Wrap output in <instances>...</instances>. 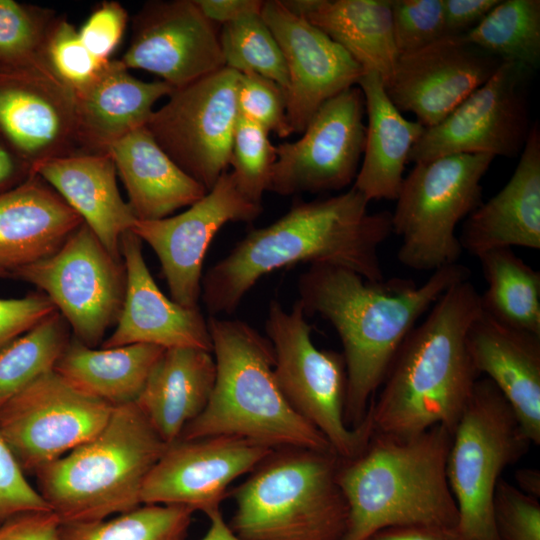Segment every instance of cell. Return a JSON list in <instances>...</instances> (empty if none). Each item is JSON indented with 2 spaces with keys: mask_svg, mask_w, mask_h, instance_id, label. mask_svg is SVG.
<instances>
[{
  "mask_svg": "<svg viewBox=\"0 0 540 540\" xmlns=\"http://www.w3.org/2000/svg\"><path fill=\"white\" fill-rule=\"evenodd\" d=\"M391 14L399 54L445 37L443 0H391Z\"/></svg>",
  "mask_w": 540,
  "mask_h": 540,
  "instance_id": "42",
  "label": "cell"
},
{
  "mask_svg": "<svg viewBox=\"0 0 540 540\" xmlns=\"http://www.w3.org/2000/svg\"><path fill=\"white\" fill-rule=\"evenodd\" d=\"M173 87L133 77L120 60H107L93 80L74 92L79 153L107 154L109 146L146 125L154 104Z\"/></svg>",
  "mask_w": 540,
  "mask_h": 540,
  "instance_id": "25",
  "label": "cell"
},
{
  "mask_svg": "<svg viewBox=\"0 0 540 540\" xmlns=\"http://www.w3.org/2000/svg\"><path fill=\"white\" fill-rule=\"evenodd\" d=\"M218 26L195 0L148 2L133 19L120 61L183 87L225 67Z\"/></svg>",
  "mask_w": 540,
  "mask_h": 540,
  "instance_id": "18",
  "label": "cell"
},
{
  "mask_svg": "<svg viewBox=\"0 0 540 540\" xmlns=\"http://www.w3.org/2000/svg\"><path fill=\"white\" fill-rule=\"evenodd\" d=\"M120 252L126 272L125 296L116 328L101 347L150 344L212 352L207 319L199 307H184L164 295L145 263L141 239L131 230L122 235Z\"/></svg>",
  "mask_w": 540,
  "mask_h": 540,
  "instance_id": "22",
  "label": "cell"
},
{
  "mask_svg": "<svg viewBox=\"0 0 540 540\" xmlns=\"http://www.w3.org/2000/svg\"><path fill=\"white\" fill-rule=\"evenodd\" d=\"M366 540H459L457 527L396 525L382 528Z\"/></svg>",
  "mask_w": 540,
  "mask_h": 540,
  "instance_id": "49",
  "label": "cell"
},
{
  "mask_svg": "<svg viewBox=\"0 0 540 540\" xmlns=\"http://www.w3.org/2000/svg\"><path fill=\"white\" fill-rule=\"evenodd\" d=\"M532 73L521 63L502 62L443 121L424 129L409 161L418 163L451 154L518 156L531 128L528 82Z\"/></svg>",
  "mask_w": 540,
  "mask_h": 540,
  "instance_id": "13",
  "label": "cell"
},
{
  "mask_svg": "<svg viewBox=\"0 0 540 540\" xmlns=\"http://www.w3.org/2000/svg\"><path fill=\"white\" fill-rule=\"evenodd\" d=\"M493 518L498 540H540V503L504 479L497 483Z\"/></svg>",
  "mask_w": 540,
  "mask_h": 540,
  "instance_id": "43",
  "label": "cell"
},
{
  "mask_svg": "<svg viewBox=\"0 0 540 540\" xmlns=\"http://www.w3.org/2000/svg\"><path fill=\"white\" fill-rule=\"evenodd\" d=\"M269 132L239 115L233 133L229 166L239 191L250 201L261 204L268 191L276 146Z\"/></svg>",
  "mask_w": 540,
  "mask_h": 540,
  "instance_id": "38",
  "label": "cell"
},
{
  "mask_svg": "<svg viewBox=\"0 0 540 540\" xmlns=\"http://www.w3.org/2000/svg\"><path fill=\"white\" fill-rule=\"evenodd\" d=\"M206 515L209 519V527L200 540H242L231 530L220 508L213 509Z\"/></svg>",
  "mask_w": 540,
  "mask_h": 540,
  "instance_id": "52",
  "label": "cell"
},
{
  "mask_svg": "<svg viewBox=\"0 0 540 540\" xmlns=\"http://www.w3.org/2000/svg\"><path fill=\"white\" fill-rule=\"evenodd\" d=\"M42 178L83 220L106 250L122 260L120 239L137 220L119 192L108 154L77 153L34 163Z\"/></svg>",
  "mask_w": 540,
  "mask_h": 540,
  "instance_id": "26",
  "label": "cell"
},
{
  "mask_svg": "<svg viewBox=\"0 0 540 540\" xmlns=\"http://www.w3.org/2000/svg\"><path fill=\"white\" fill-rule=\"evenodd\" d=\"M6 277H11V276L8 272L0 270V278H6Z\"/></svg>",
  "mask_w": 540,
  "mask_h": 540,
  "instance_id": "54",
  "label": "cell"
},
{
  "mask_svg": "<svg viewBox=\"0 0 540 540\" xmlns=\"http://www.w3.org/2000/svg\"><path fill=\"white\" fill-rule=\"evenodd\" d=\"M452 436L441 425L405 438L372 434L360 454L340 458L336 479L348 507L341 540L396 525L457 527L446 474Z\"/></svg>",
  "mask_w": 540,
  "mask_h": 540,
  "instance_id": "4",
  "label": "cell"
},
{
  "mask_svg": "<svg viewBox=\"0 0 540 540\" xmlns=\"http://www.w3.org/2000/svg\"><path fill=\"white\" fill-rule=\"evenodd\" d=\"M368 204L351 186L330 198L298 200L270 225L250 231L202 277L208 312L233 313L259 279L298 263L340 266L383 281L379 247L392 234L391 212H370Z\"/></svg>",
  "mask_w": 540,
  "mask_h": 540,
  "instance_id": "1",
  "label": "cell"
},
{
  "mask_svg": "<svg viewBox=\"0 0 540 540\" xmlns=\"http://www.w3.org/2000/svg\"><path fill=\"white\" fill-rule=\"evenodd\" d=\"M216 363L209 402L179 439L228 435L273 449L285 446L334 451L324 435L297 414L274 374V350L266 336L237 319L210 316Z\"/></svg>",
  "mask_w": 540,
  "mask_h": 540,
  "instance_id": "5",
  "label": "cell"
},
{
  "mask_svg": "<svg viewBox=\"0 0 540 540\" xmlns=\"http://www.w3.org/2000/svg\"><path fill=\"white\" fill-rule=\"evenodd\" d=\"M487 288L481 307L499 322L540 335V272L512 248H498L478 257Z\"/></svg>",
  "mask_w": 540,
  "mask_h": 540,
  "instance_id": "33",
  "label": "cell"
},
{
  "mask_svg": "<svg viewBox=\"0 0 540 540\" xmlns=\"http://www.w3.org/2000/svg\"><path fill=\"white\" fill-rule=\"evenodd\" d=\"M462 250L477 258L498 248L540 249V128L531 125L520 160L506 185L465 219Z\"/></svg>",
  "mask_w": 540,
  "mask_h": 540,
  "instance_id": "24",
  "label": "cell"
},
{
  "mask_svg": "<svg viewBox=\"0 0 540 540\" xmlns=\"http://www.w3.org/2000/svg\"><path fill=\"white\" fill-rule=\"evenodd\" d=\"M334 451L285 446L272 450L228 494V523L242 540H341L348 507L337 483Z\"/></svg>",
  "mask_w": 540,
  "mask_h": 540,
  "instance_id": "7",
  "label": "cell"
},
{
  "mask_svg": "<svg viewBox=\"0 0 540 540\" xmlns=\"http://www.w3.org/2000/svg\"><path fill=\"white\" fill-rule=\"evenodd\" d=\"M204 15L222 26L247 15L261 14V0H195Z\"/></svg>",
  "mask_w": 540,
  "mask_h": 540,
  "instance_id": "50",
  "label": "cell"
},
{
  "mask_svg": "<svg viewBox=\"0 0 540 540\" xmlns=\"http://www.w3.org/2000/svg\"><path fill=\"white\" fill-rule=\"evenodd\" d=\"M342 47L365 72L385 84L399 53L392 27L391 0H282Z\"/></svg>",
  "mask_w": 540,
  "mask_h": 540,
  "instance_id": "31",
  "label": "cell"
},
{
  "mask_svg": "<svg viewBox=\"0 0 540 540\" xmlns=\"http://www.w3.org/2000/svg\"><path fill=\"white\" fill-rule=\"evenodd\" d=\"M60 525L52 511L24 513L0 526V540H58Z\"/></svg>",
  "mask_w": 540,
  "mask_h": 540,
  "instance_id": "47",
  "label": "cell"
},
{
  "mask_svg": "<svg viewBox=\"0 0 540 540\" xmlns=\"http://www.w3.org/2000/svg\"><path fill=\"white\" fill-rule=\"evenodd\" d=\"M466 345L478 375L485 374L511 406L525 435L540 443V335L499 322L481 310Z\"/></svg>",
  "mask_w": 540,
  "mask_h": 540,
  "instance_id": "23",
  "label": "cell"
},
{
  "mask_svg": "<svg viewBox=\"0 0 540 540\" xmlns=\"http://www.w3.org/2000/svg\"><path fill=\"white\" fill-rule=\"evenodd\" d=\"M358 86L364 96L367 125L362 160L352 187L369 202L396 200L411 149L425 128L401 114L377 73L365 72Z\"/></svg>",
  "mask_w": 540,
  "mask_h": 540,
  "instance_id": "30",
  "label": "cell"
},
{
  "mask_svg": "<svg viewBox=\"0 0 540 540\" xmlns=\"http://www.w3.org/2000/svg\"><path fill=\"white\" fill-rule=\"evenodd\" d=\"M54 304L74 338L95 348L119 318L126 289L122 260L82 224L52 255L11 272Z\"/></svg>",
  "mask_w": 540,
  "mask_h": 540,
  "instance_id": "11",
  "label": "cell"
},
{
  "mask_svg": "<svg viewBox=\"0 0 540 540\" xmlns=\"http://www.w3.org/2000/svg\"><path fill=\"white\" fill-rule=\"evenodd\" d=\"M194 512L180 505L141 504L111 519L61 524L58 540H186Z\"/></svg>",
  "mask_w": 540,
  "mask_h": 540,
  "instance_id": "36",
  "label": "cell"
},
{
  "mask_svg": "<svg viewBox=\"0 0 540 540\" xmlns=\"http://www.w3.org/2000/svg\"><path fill=\"white\" fill-rule=\"evenodd\" d=\"M262 205L247 199L231 172L184 212L157 220H136L131 231L156 253L172 300L198 308L202 294V268L216 233L229 222H252Z\"/></svg>",
  "mask_w": 540,
  "mask_h": 540,
  "instance_id": "16",
  "label": "cell"
},
{
  "mask_svg": "<svg viewBox=\"0 0 540 540\" xmlns=\"http://www.w3.org/2000/svg\"><path fill=\"white\" fill-rule=\"evenodd\" d=\"M531 444L494 383L478 379L453 432L446 463L459 540H498L493 518L497 483Z\"/></svg>",
  "mask_w": 540,
  "mask_h": 540,
  "instance_id": "9",
  "label": "cell"
},
{
  "mask_svg": "<svg viewBox=\"0 0 540 540\" xmlns=\"http://www.w3.org/2000/svg\"><path fill=\"white\" fill-rule=\"evenodd\" d=\"M51 13L13 0H0V67L26 64L44 54Z\"/></svg>",
  "mask_w": 540,
  "mask_h": 540,
  "instance_id": "39",
  "label": "cell"
},
{
  "mask_svg": "<svg viewBox=\"0 0 540 540\" xmlns=\"http://www.w3.org/2000/svg\"><path fill=\"white\" fill-rule=\"evenodd\" d=\"M44 55L54 73L73 92L87 86L106 62L89 52L76 28L64 19H54L46 38Z\"/></svg>",
  "mask_w": 540,
  "mask_h": 540,
  "instance_id": "40",
  "label": "cell"
},
{
  "mask_svg": "<svg viewBox=\"0 0 540 540\" xmlns=\"http://www.w3.org/2000/svg\"><path fill=\"white\" fill-rule=\"evenodd\" d=\"M113 408L53 370L0 407V433L25 474H35L98 434Z\"/></svg>",
  "mask_w": 540,
  "mask_h": 540,
  "instance_id": "14",
  "label": "cell"
},
{
  "mask_svg": "<svg viewBox=\"0 0 540 540\" xmlns=\"http://www.w3.org/2000/svg\"><path fill=\"white\" fill-rule=\"evenodd\" d=\"M265 330L274 350L275 378L289 405L324 435L341 459L360 454L373 434L372 420L368 409L358 428L345 423L347 371L342 353L315 346L298 301L288 311L272 300Z\"/></svg>",
  "mask_w": 540,
  "mask_h": 540,
  "instance_id": "10",
  "label": "cell"
},
{
  "mask_svg": "<svg viewBox=\"0 0 540 540\" xmlns=\"http://www.w3.org/2000/svg\"><path fill=\"white\" fill-rule=\"evenodd\" d=\"M56 311L42 292L22 298L0 299V348Z\"/></svg>",
  "mask_w": 540,
  "mask_h": 540,
  "instance_id": "46",
  "label": "cell"
},
{
  "mask_svg": "<svg viewBox=\"0 0 540 540\" xmlns=\"http://www.w3.org/2000/svg\"><path fill=\"white\" fill-rule=\"evenodd\" d=\"M264 444L228 435L178 439L148 474L142 504L180 505L205 514L220 508L228 487L272 452Z\"/></svg>",
  "mask_w": 540,
  "mask_h": 540,
  "instance_id": "20",
  "label": "cell"
},
{
  "mask_svg": "<svg viewBox=\"0 0 540 540\" xmlns=\"http://www.w3.org/2000/svg\"><path fill=\"white\" fill-rule=\"evenodd\" d=\"M216 380L212 352L194 347L164 349L135 404L166 443L207 406Z\"/></svg>",
  "mask_w": 540,
  "mask_h": 540,
  "instance_id": "28",
  "label": "cell"
},
{
  "mask_svg": "<svg viewBox=\"0 0 540 540\" xmlns=\"http://www.w3.org/2000/svg\"><path fill=\"white\" fill-rule=\"evenodd\" d=\"M465 38L502 62L540 63V1L500 0Z\"/></svg>",
  "mask_w": 540,
  "mask_h": 540,
  "instance_id": "35",
  "label": "cell"
},
{
  "mask_svg": "<svg viewBox=\"0 0 540 540\" xmlns=\"http://www.w3.org/2000/svg\"><path fill=\"white\" fill-rule=\"evenodd\" d=\"M470 280L447 289L403 341L369 405L373 434L412 437L436 425L452 434L479 379L466 345L481 312Z\"/></svg>",
  "mask_w": 540,
  "mask_h": 540,
  "instance_id": "3",
  "label": "cell"
},
{
  "mask_svg": "<svg viewBox=\"0 0 540 540\" xmlns=\"http://www.w3.org/2000/svg\"><path fill=\"white\" fill-rule=\"evenodd\" d=\"M236 99L240 116L280 138L292 134L286 113L285 91L273 80L253 72L239 73Z\"/></svg>",
  "mask_w": 540,
  "mask_h": 540,
  "instance_id": "41",
  "label": "cell"
},
{
  "mask_svg": "<svg viewBox=\"0 0 540 540\" xmlns=\"http://www.w3.org/2000/svg\"><path fill=\"white\" fill-rule=\"evenodd\" d=\"M225 67L253 72L276 82L284 91L288 74L282 51L261 14H252L220 26Z\"/></svg>",
  "mask_w": 540,
  "mask_h": 540,
  "instance_id": "37",
  "label": "cell"
},
{
  "mask_svg": "<svg viewBox=\"0 0 540 540\" xmlns=\"http://www.w3.org/2000/svg\"><path fill=\"white\" fill-rule=\"evenodd\" d=\"M502 63L465 36H445L420 49L399 54L384 84L400 112H410L424 128L443 121Z\"/></svg>",
  "mask_w": 540,
  "mask_h": 540,
  "instance_id": "19",
  "label": "cell"
},
{
  "mask_svg": "<svg viewBox=\"0 0 540 540\" xmlns=\"http://www.w3.org/2000/svg\"><path fill=\"white\" fill-rule=\"evenodd\" d=\"M31 173L24 160L0 133V193L25 180Z\"/></svg>",
  "mask_w": 540,
  "mask_h": 540,
  "instance_id": "51",
  "label": "cell"
},
{
  "mask_svg": "<svg viewBox=\"0 0 540 540\" xmlns=\"http://www.w3.org/2000/svg\"><path fill=\"white\" fill-rule=\"evenodd\" d=\"M364 115L359 86L327 100L298 140L276 146L268 191L291 196L337 191L353 184L365 145Z\"/></svg>",
  "mask_w": 540,
  "mask_h": 540,
  "instance_id": "15",
  "label": "cell"
},
{
  "mask_svg": "<svg viewBox=\"0 0 540 540\" xmlns=\"http://www.w3.org/2000/svg\"><path fill=\"white\" fill-rule=\"evenodd\" d=\"M51 511L27 480L16 457L0 433V526L20 514Z\"/></svg>",
  "mask_w": 540,
  "mask_h": 540,
  "instance_id": "44",
  "label": "cell"
},
{
  "mask_svg": "<svg viewBox=\"0 0 540 540\" xmlns=\"http://www.w3.org/2000/svg\"><path fill=\"white\" fill-rule=\"evenodd\" d=\"M166 444L135 402L114 406L93 438L40 468L37 490L61 524L132 510Z\"/></svg>",
  "mask_w": 540,
  "mask_h": 540,
  "instance_id": "6",
  "label": "cell"
},
{
  "mask_svg": "<svg viewBox=\"0 0 540 540\" xmlns=\"http://www.w3.org/2000/svg\"><path fill=\"white\" fill-rule=\"evenodd\" d=\"M127 21V11L121 4L106 1L92 12L78 31L79 36L92 55L107 61L120 43Z\"/></svg>",
  "mask_w": 540,
  "mask_h": 540,
  "instance_id": "45",
  "label": "cell"
},
{
  "mask_svg": "<svg viewBox=\"0 0 540 540\" xmlns=\"http://www.w3.org/2000/svg\"><path fill=\"white\" fill-rule=\"evenodd\" d=\"M494 158L451 154L415 163L391 212L392 233L401 238V264L434 272L458 263L463 250L456 227L482 203L481 180Z\"/></svg>",
  "mask_w": 540,
  "mask_h": 540,
  "instance_id": "8",
  "label": "cell"
},
{
  "mask_svg": "<svg viewBox=\"0 0 540 540\" xmlns=\"http://www.w3.org/2000/svg\"><path fill=\"white\" fill-rule=\"evenodd\" d=\"M69 325L56 310L0 348V407L54 370L70 342Z\"/></svg>",
  "mask_w": 540,
  "mask_h": 540,
  "instance_id": "34",
  "label": "cell"
},
{
  "mask_svg": "<svg viewBox=\"0 0 540 540\" xmlns=\"http://www.w3.org/2000/svg\"><path fill=\"white\" fill-rule=\"evenodd\" d=\"M261 16L285 60L286 113L292 133L301 134L330 98L358 85L361 66L308 20L292 13L282 0L264 1Z\"/></svg>",
  "mask_w": 540,
  "mask_h": 540,
  "instance_id": "21",
  "label": "cell"
},
{
  "mask_svg": "<svg viewBox=\"0 0 540 540\" xmlns=\"http://www.w3.org/2000/svg\"><path fill=\"white\" fill-rule=\"evenodd\" d=\"M500 0H443L445 36H463L476 27Z\"/></svg>",
  "mask_w": 540,
  "mask_h": 540,
  "instance_id": "48",
  "label": "cell"
},
{
  "mask_svg": "<svg viewBox=\"0 0 540 540\" xmlns=\"http://www.w3.org/2000/svg\"><path fill=\"white\" fill-rule=\"evenodd\" d=\"M239 72L224 67L180 88L145 127L166 154L209 191L227 171L239 117Z\"/></svg>",
  "mask_w": 540,
  "mask_h": 540,
  "instance_id": "12",
  "label": "cell"
},
{
  "mask_svg": "<svg viewBox=\"0 0 540 540\" xmlns=\"http://www.w3.org/2000/svg\"><path fill=\"white\" fill-rule=\"evenodd\" d=\"M163 351L150 344L96 349L74 338L54 371L81 393L118 406L136 401Z\"/></svg>",
  "mask_w": 540,
  "mask_h": 540,
  "instance_id": "32",
  "label": "cell"
},
{
  "mask_svg": "<svg viewBox=\"0 0 540 540\" xmlns=\"http://www.w3.org/2000/svg\"><path fill=\"white\" fill-rule=\"evenodd\" d=\"M75 95L45 55L0 67V133L30 166L79 153Z\"/></svg>",
  "mask_w": 540,
  "mask_h": 540,
  "instance_id": "17",
  "label": "cell"
},
{
  "mask_svg": "<svg viewBox=\"0 0 540 540\" xmlns=\"http://www.w3.org/2000/svg\"><path fill=\"white\" fill-rule=\"evenodd\" d=\"M83 224L38 175L0 193V270L10 274L55 253Z\"/></svg>",
  "mask_w": 540,
  "mask_h": 540,
  "instance_id": "27",
  "label": "cell"
},
{
  "mask_svg": "<svg viewBox=\"0 0 540 540\" xmlns=\"http://www.w3.org/2000/svg\"><path fill=\"white\" fill-rule=\"evenodd\" d=\"M471 272L456 263L432 272L422 284L405 279L371 282L344 267L317 264L301 274L305 315L327 320L340 337L347 371L344 419L351 429L365 420L371 400L418 319Z\"/></svg>",
  "mask_w": 540,
  "mask_h": 540,
  "instance_id": "2",
  "label": "cell"
},
{
  "mask_svg": "<svg viewBox=\"0 0 540 540\" xmlns=\"http://www.w3.org/2000/svg\"><path fill=\"white\" fill-rule=\"evenodd\" d=\"M518 489L523 493L539 498L540 496V473L536 469L523 468L515 474Z\"/></svg>",
  "mask_w": 540,
  "mask_h": 540,
  "instance_id": "53",
  "label": "cell"
},
{
  "mask_svg": "<svg viewBox=\"0 0 540 540\" xmlns=\"http://www.w3.org/2000/svg\"><path fill=\"white\" fill-rule=\"evenodd\" d=\"M137 220H157L190 206L207 190L186 174L158 145L145 126L107 149Z\"/></svg>",
  "mask_w": 540,
  "mask_h": 540,
  "instance_id": "29",
  "label": "cell"
}]
</instances>
